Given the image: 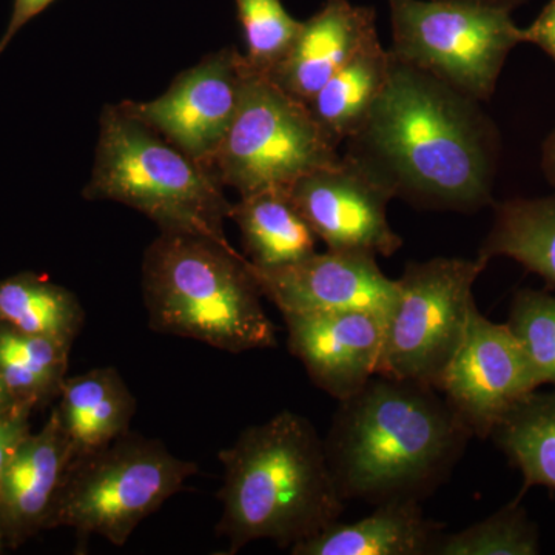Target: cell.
Segmentation results:
<instances>
[{
  "label": "cell",
  "instance_id": "6da1fadb",
  "mask_svg": "<svg viewBox=\"0 0 555 555\" xmlns=\"http://www.w3.org/2000/svg\"><path fill=\"white\" fill-rule=\"evenodd\" d=\"M346 158L420 208L492 206L500 134L481 102L390 54L385 89L347 139Z\"/></svg>",
  "mask_w": 555,
  "mask_h": 555
},
{
  "label": "cell",
  "instance_id": "7a4b0ae2",
  "mask_svg": "<svg viewBox=\"0 0 555 555\" xmlns=\"http://www.w3.org/2000/svg\"><path fill=\"white\" fill-rule=\"evenodd\" d=\"M469 427L436 387L375 375L338 401L324 448L345 502H420L465 454Z\"/></svg>",
  "mask_w": 555,
  "mask_h": 555
},
{
  "label": "cell",
  "instance_id": "3957f363",
  "mask_svg": "<svg viewBox=\"0 0 555 555\" xmlns=\"http://www.w3.org/2000/svg\"><path fill=\"white\" fill-rule=\"evenodd\" d=\"M218 459L224 473L217 532L229 554L258 540L291 551L345 513L324 440L306 416L283 411L247 427Z\"/></svg>",
  "mask_w": 555,
  "mask_h": 555
},
{
  "label": "cell",
  "instance_id": "277c9868",
  "mask_svg": "<svg viewBox=\"0 0 555 555\" xmlns=\"http://www.w3.org/2000/svg\"><path fill=\"white\" fill-rule=\"evenodd\" d=\"M142 295L158 334L229 353L276 347L250 262L229 241L160 232L144 254Z\"/></svg>",
  "mask_w": 555,
  "mask_h": 555
},
{
  "label": "cell",
  "instance_id": "5b68a950",
  "mask_svg": "<svg viewBox=\"0 0 555 555\" xmlns=\"http://www.w3.org/2000/svg\"><path fill=\"white\" fill-rule=\"evenodd\" d=\"M215 171L199 166L147 124L107 104L83 198L113 201L152 219L160 232L195 233L228 243L233 204Z\"/></svg>",
  "mask_w": 555,
  "mask_h": 555
},
{
  "label": "cell",
  "instance_id": "8992f818",
  "mask_svg": "<svg viewBox=\"0 0 555 555\" xmlns=\"http://www.w3.org/2000/svg\"><path fill=\"white\" fill-rule=\"evenodd\" d=\"M198 470L163 441L129 430L107 447L75 456L50 520L75 529L83 543L98 535L127 545L138 526Z\"/></svg>",
  "mask_w": 555,
  "mask_h": 555
},
{
  "label": "cell",
  "instance_id": "52a82bcc",
  "mask_svg": "<svg viewBox=\"0 0 555 555\" xmlns=\"http://www.w3.org/2000/svg\"><path fill=\"white\" fill-rule=\"evenodd\" d=\"M343 156L306 102L247 65L238 113L215 160L224 188L240 196L288 190L298 179L337 166Z\"/></svg>",
  "mask_w": 555,
  "mask_h": 555
},
{
  "label": "cell",
  "instance_id": "ba28073f",
  "mask_svg": "<svg viewBox=\"0 0 555 555\" xmlns=\"http://www.w3.org/2000/svg\"><path fill=\"white\" fill-rule=\"evenodd\" d=\"M389 53L478 102L491 100L507 56L524 43L511 11L452 0H389Z\"/></svg>",
  "mask_w": 555,
  "mask_h": 555
},
{
  "label": "cell",
  "instance_id": "9c48e42d",
  "mask_svg": "<svg viewBox=\"0 0 555 555\" xmlns=\"http://www.w3.org/2000/svg\"><path fill=\"white\" fill-rule=\"evenodd\" d=\"M489 259L433 258L408 262L386 320L377 375L436 387L465 338L476 308L474 284Z\"/></svg>",
  "mask_w": 555,
  "mask_h": 555
},
{
  "label": "cell",
  "instance_id": "30bf717a",
  "mask_svg": "<svg viewBox=\"0 0 555 555\" xmlns=\"http://www.w3.org/2000/svg\"><path fill=\"white\" fill-rule=\"evenodd\" d=\"M246 75V57L236 47H228L179 73L156 100L122 101L119 107L215 171L219 150L238 113Z\"/></svg>",
  "mask_w": 555,
  "mask_h": 555
},
{
  "label": "cell",
  "instance_id": "8fae6325",
  "mask_svg": "<svg viewBox=\"0 0 555 555\" xmlns=\"http://www.w3.org/2000/svg\"><path fill=\"white\" fill-rule=\"evenodd\" d=\"M540 389L524 347L507 324L481 315L477 306L465 338L444 369L437 390L469 427L474 437H491L502 416L528 393Z\"/></svg>",
  "mask_w": 555,
  "mask_h": 555
},
{
  "label": "cell",
  "instance_id": "7c38bea8",
  "mask_svg": "<svg viewBox=\"0 0 555 555\" xmlns=\"http://www.w3.org/2000/svg\"><path fill=\"white\" fill-rule=\"evenodd\" d=\"M288 193L327 250L392 257L403 246L387 218L392 193L346 156L298 179Z\"/></svg>",
  "mask_w": 555,
  "mask_h": 555
},
{
  "label": "cell",
  "instance_id": "4fadbf2b",
  "mask_svg": "<svg viewBox=\"0 0 555 555\" xmlns=\"http://www.w3.org/2000/svg\"><path fill=\"white\" fill-rule=\"evenodd\" d=\"M250 269L281 315L366 310L386 321L398 298V281L383 273L377 257L360 251H315L281 268L250 262Z\"/></svg>",
  "mask_w": 555,
  "mask_h": 555
},
{
  "label": "cell",
  "instance_id": "5bb4252c",
  "mask_svg": "<svg viewBox=\"0 0 555 555\" xmlns=\"http://www.w3.org/2000/svg\"><path fill=\"white\" fill-rule=\"evenodd\" d=\"M287 346L318 389L337 401L377 375L386 321L366 310L283 315Z\"/></svg>",
  "mask_w": 555,
  "mask_h": 555
},
{
  "label": "cell",
  "instance_id": "9a60e30c",
  "mask_svg": "<svg viewBox=\"0 0 555 555\" xmlns=\"http://www.w3.org/2000/svg\"><path fill=\"white\" fill-rule=\"evenodd\" d=\"M378 38L375 10L350 0H326L318 13L301 22L291 49L269 78L297 100L308 102L339 68Z\"/></svg>",
  "mask_w": 555,
  "mask_h": 555
},
{
  "label": "cell",
  "instance_id": "2e32d148",
  "mask_svg": "<svg viewBox=\"0 0 555 555\" xmlns=\"http://www.w3.org/2000/svg\"><path fill=\"white\" fill-rule=\"evenodd\" d=\"M443 535V525L429 520L420 502H389L371 516L328 526L294 547V555H426Z\"/></svg>",
  "mask_w": 555,
  "mask_h": 555
},
{
  "label": "cell",
  "instance_id": "e0dca14e",
  "mask_svg": "<svg viewBox=\"0 0 555 555\" xmlns=\"http://www.w3.org/2000/svg\"><path fill=\"white\" fill-rule=\"evenodd\" d=\"M75 456L56 412L39 436L22 443L0 480V511L9 524L27 528L50 520Z\"/></svg>",
  "mask_w": 555,
  "mask_h": 555
},
{
  "label": "cell",
  "instance_id": "ac0fdd59",
  "mask_svg": "<svg viewBox=\"0 0 555 555\" xmlns=\"http://www.w3.org/2000/svg\"><path fill=\"white\" fill-rule=\"evenodd\" d=\"M76 456L107 447L129 433L137 398L115 367H96L65 378L57 411Z\"/></svg>",
  "mask_w": 555,
  "mask_h": 555
},
{
  "label": "cell",
  "instance_id": "d6986e66",
  "mask_svg": "<svg viewBox=\"0 0 555 555\" xmlns=\"http://www.w3.org/2000/svg\"><path fill=\"white\" fill-rule=\"evenodd\" d=\"M230 219L238 225L244 257L257 268H281L317 251L315 232L299 214L288 190L241 196Z\"/></svg>",
  "mask_w": 555,
  "mask_h": 555
},
{
  "label": "cell",
  "instance_id": "ffe728a7",
  "mask_svg": "<svg viewBox=\"0 0 555 555\" xmlns=\"http://www.w3.org/2000/svg\"><path fill=\"white\" fill-rule=\"evenodd\" d=\"M389 67V50L372 39L308 102L332 141L339 145L357 133L385 89Z\"/></svg>",
  "mask_w": 555,
  "mask_h": 555
},
{
  "label": "cell",
  "instance_id": "44dd1931",
  "mask_svg": "<svg viewBox=\"0 0 555 555\" xmlns=\"http://www.w3.org/2000/svg\"><path fill=\"white\" fill-rule=\"evenodd\" d=\"M494 221L478 255L514 259L555 291V190L540 198L492 204Z\"/></svg>",
  "mask_w": 555,
  "mask_h": 555
},
{
  "label": "cell",
  "instance_id": "7402d4cb",
  "mask_svg": "<svg viewBox=\"0 0 555 555\" xmlns=\"http://www.w3.org/2000/svg\"><path fill=\"white\" fill-rule=\"evenodd\" d=\"M489 438L520 470L524 492L535 486L555 491V387L521 398L496 423Z\"/></svg>",
  "mask_w": 555,
  "mask_h": 555
},
{
  "label": "cell",
  "instance_id": "603a6c76",
  "mask_svg": "<svg viewBox=\"0 0 555 555\" xmlns=\"http://www.w3.org/2000/svg\"><path fill=\"white\" fill-rule=\"evenodd\" d=\"M86 323L78 297L31 273L0 281V326L73 346Z\"/></svg>",
  "mask_w": 555,
  "mask_h": 555
},
{
  "label": "cell",
  "instance_id": "cb8c5ba5",
  "mask_svg": "<svg viewBox=\"0 0 555 555\" xmlns=\"http://www.w3.org/2000/svg\"><path fill=\"white\" fill-rule=\"evenodd\" d=\"M69 349L68 343L0 327V382L9 397L24 404L61 392Z\"/></svg>",
  "mask_w": 555,
  "mask_h": 555
},
{
  "label": "cell",
  "instance_id": "d4e9b609",
  "mask_svg": "<svg viewBox=\"0 0 555 555\" xmlns=\"http://www.w3.org/2000/svg\"><path fill=\"white\" fill-rule=\"evenodd\" d=\"M539 528L520 499L478 521L438 540L434 555H537Z\"/></svg>",
  "mask_w": 555,
  "mask_h": 555
},
{
  "label": "cell",
  "instance_id": "484cf974",
  "mask_svg": "<svg viewBox=\"0 0 555 555\" xmlns=\"http://www.w3.org/2000/svg\"><path fill=\"white\" fill-rule=\"evenodd\" d=\"M506 324L524 347L537 385L555 387V294L520 288Z\"/></svg>",
  "mask_w": 555,
  "mask_h": 555
},
{
  "label": "cell",
  "instance_id": "4316f807",
  "mask_svg": "<svg viewBox=\"0 0 555 555\" xmlns=\"http://www.w3.org/2000/svg\"><path fill=\"white\" fill-rule=\"evenodd\" d=\"M246 42V62L254 72L269 75L291 49L301 22L281 0H235Z\"/></svg>",
  "mask_w": 555,
  "mask_h": 555
},
{
  "label": "cell",
  "instance_id": "83f0119b",
  "mask_svg": "<svg viewBox=\"0 0 555 555\" xmlns=\"http://www.w3.org/2000/svg\"><path fill=\"white\" fill-rule=\"evenodd\" d=\"M22 414V411L0 412V480L22 443L30 437Z\"/></svg>",
  "mask_w": 555,
  "mask_h": 555
},
{
  "label": "cell",
  "instance_id": "f1b7e54d",
  "mask_svg": "<svg viewBox=\"0 0 555 555\" xmlns=\"http://www.w3.org/2000/svg\"><path fill=\"white\" fill-rule=\"evenodd\" d=\"M524 43H534L555 61V0L547 3L528 28H524Z\"/></svg>",
  "mask_w": 555,
  "mask_h": 555
},
{
  "label": "cell",
  "instance_id": "f546056e",
  "mask_svg": "<svg viewBox=\"0 0 555 555\" xmlns=\"http://www.w3.org/2000/svg\"><path fill=\"white\" fill-rule=\"evenodd\" d=\"M54 0H14L13 14L9 22L2 39H0V54L10 46L11 40L17 35L21 28H24L31 20L39 16L43 10L49 9Z\"/></svg>",
  "mask_w": 555,
  "mask_h": 555
},
{
  "label": "cell",
  "instance_id": "4dcf8cb0",
  "mask_svg": "<svg viewBox=\"0 0 555 555\" xmlns=\"http://www.w3.org/2000/svg\"><path fill=\"white\" fill-rule=\"evenodd\" d=\"M542 170L545 178L555 190V127L547 134L542 147Z\"/></svg>",
  "mask_w": 555,
  "mask_h": 555
},
{
  "label": "cell",
  "instance_id": "1f68e13d",
  "mask_svg": "<svg viewBox=\"0 0 555 555\" xmlns=\"http://www.w3.org/2000/svg\"><path fill=\"white\" fill-rule=\"evenodd\" d=\"M452 2L473 3V5L491 7V9H500L513 11L517 7L524 5L528 0H452Z\"/></svg>",
  "mask_w": 555,
  "mask_h": 555
},
{
  "label": "cell",
  "instance_id": "d6a6232c",
  "mask_svg": "<svg viewBox=\"0 0 555 555\" xmlns=\"http://www.w3.org/2000/svg\"><path fill=\"white\" fill-rule=\"evenodd\" d=\"M9 393H7L5 386L2 385V382H0V412L3 411V408H5L7 401H9Z\"/></svg>",
  "mask_w": 555,
  "mask_h": 555
}]
</instances>
